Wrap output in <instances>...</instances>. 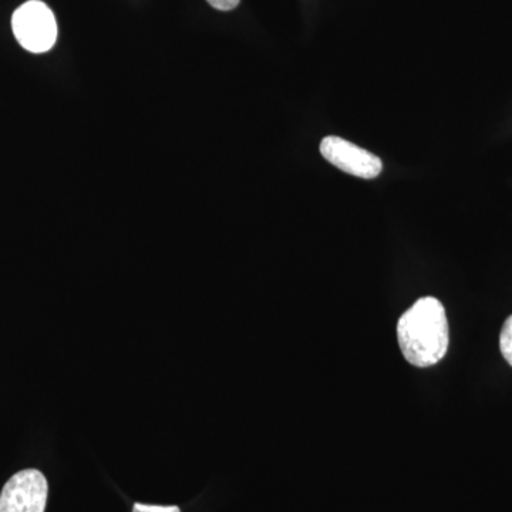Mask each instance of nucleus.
Here are the masks:
<instances>
[{
	"label": "nucleus",
	"mask_w": 512,
	"mask_h": 512,
	"mask_svg": "<svg viewBox=\"0 0 512 512\" xmlns=\"http://www.w3.org/2000/svg\"><path fill=\"white\" fill-rule=\"evenodd\" d=\"M133 512H181L175 505L161 507V505L134 504Z\"/></svg>",
	"instance_id": "obj_6"
},
{
	"label": "nucleus",
	"mask_w": 512,
	"mask_h": 512,
	"mask_svg": "<svg viewBox=\"0 0 512 512\" xmlns=\"http://www.w3.org/2000/svg\"><path fill=\"white\" fill-rule=\"evenodd\" d=\"M397 339L404 359L416 367L437 365L448 350L450 332L446 309L439 299L421 298L397 323Z\"/></svg>",
	"instance_id": "obj_1"
},
{
	"label": "nucleus",
	"mask_w": 512,
	"mask_h": 512,
	"mask_svg": "<svg viewBox=\"0 0 512 512\" xmlns=\"http://www.w3.org/2000/svg\"><path fill=\"white\" fill-rule=\"evenodd\" d=\"M12 29L23 49L46 53L55 46L57 23L52 10L40 0H29L13 13Z\"/></svg>",
	"instance_id": "obj_2"
},
{
	"label": "nucleus",
	"mask_w": 512,
	"mask_h": 512,
	"mask_svg": "<svg viewBox=\"0 0 512 512\" xmlns=\"http://www.w3.org/2000/svg\"><path fill=\"white\" fill-rule=\"evenodd\" d=\"M500 349L508 365L512 366V315L505 320L500 335Z\"/></svg>",
	"instance_id": "obj_5"
},
{
	"label": "nucleus",
	"mask_w": 512,
	"mask_h": 512,
	"mask_svg": "<svg viewBox=\"0 0 512 512\" xmlns=\"http://www.w3.org/2000/svg\"><path fill=\"white\" fill-rule=\"evenodd\" d=\"M207 2L210 3L212 8L228 12V10L237 8L241 0H207Z\"/></svg>",
	"instance_id": "obj_7"
},
{
	"label": "nucleus",
	"mask_w": 512,
	"mask_h": 512,
	"mask_svg": "<svg viewBox=\"0 0 512 512\" xmlns=\"http://www.w3.org/2000/svg\"><path fill=\"white\" fill-rule=\"evenodd\" d=\"M320 153L330 164L355 177L372 180L382 173L383 164L379 157L340 137L323 138Z\"/></svg>",
	"instance_id": "obj_4"
},
{
	"label": "nucleus",
	"mask_w": 512,
	"mask_h": 512,
	"mask_svg": "<svg viewBox=\"0 0 512 512\" xmlns=\"http://www.w3.org/2000/svg\"><path fill=\"white\" fill-rule=\"evenodd\" d=\"M47 481L39 470L20 471L3 487L0 512H45Z\"/></svg>",
	"instance_id": "obj_3"
}]
</instances>
